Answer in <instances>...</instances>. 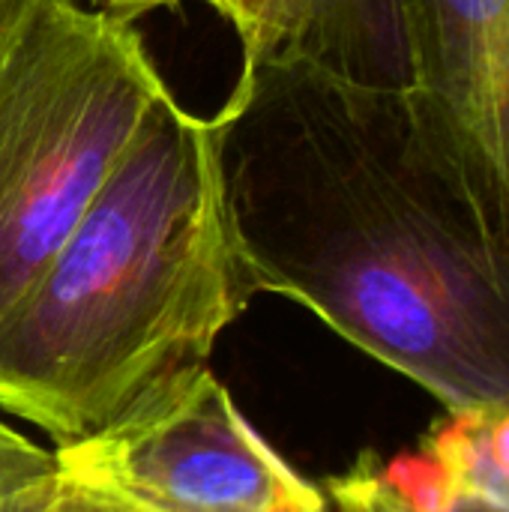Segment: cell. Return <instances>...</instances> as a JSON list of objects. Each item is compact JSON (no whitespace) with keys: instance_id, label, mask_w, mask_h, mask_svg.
Segmentation results:
<instances>
[{"instance_id":"8992f818","label":"cell","mask_w":509,"mask_h":512,"mask_svg":"<svg viewBox=\"0 0 509 512\" xmlns=\"http://www.w3.org/2000/svg\"><path fill=\"white\" fill-rule=\"evenodd\" d=\"M264 54H288L366 87L411 90L402 0H276Z\"/></svg>"},{"instance_id":"ba28073f","label":"cell","mask_w":509,"mask_h":512,"mask_svg":"<svg viewBox=\"0 0 509 512\" xmlns=\"http://www.w3.org/2000/svg\"><path fill=\"white\" fill-rule=\"evenodd\" d=\"M60 474L57 450L0 420V512H42Z\"/></svg>"},{"instance_id":"7a4b0ae2","label":"cell","mask_w":509,"mask_h":512,"mask_svg":"<svg viewBox=\"0 0 509 512\" xmlns=\"http://www.w3.org/2000/svg\"><path fill=\"white\" fill-rule=\"evenodd\" d=\"M210 117L165 90L0 327V411L90 441L210 369L255 297Z\"/></svg>"},{"instance_id":"3957f363","label":"cell","mask_w":509,"mask_h":512,"mask_svg":"<svg viewBox=\"0 0 509 512\" xmlns=\"http://www.w3.org/2000/svg\"><path fill=\"white\" fill-rule=\"evenodd\" d=\"M168 90L141 33L45 3L0 51V327Z\"/></svg>"},{"instance_id":"5b68a950","label":"cell","mask_w":509,"mask_h":512,"mask_svg":"<svg viewBox=\"0 0 509 512\" xmlns=\"http://www.w3.org/2000/svg\"><path fill=\"white\" fill-rule=\"evenodd\" d=\"M408 102L509 249V0H402Z\"/></svg>"},{"instance_id":"7c38bea8","label":"cell","mask_w":509,"mask_h":512,"mask_svg":"<svg viewBox=\"0 0 509 512\" xmlns=\"http://www.w3.org/2000/svg\"><path fill=\"white\" fill-rule=\"evenodd\" d=\"M84 6L108 15V18H117V21H129L135 24L141 15L147 12H156V9H168V6H180L186 0H81ZM195 3H207L210 9L222 12V0H195Z\"/></svg>"},{"instance_id":"52a82bcc","label":"cell","mask_w":509,"mask_h":512,"mask_svg":"<svg viewBox=\"0 0 509 512\" xmlns=\"http://www.w3.org/2000/svg\"><path fill=\"white\" fill-rule=\"evenodd\" d=\"M423 512H509V408H456L414 456L387 462Z\"/></svg>"},{"instance_id":"6da1fadb","label":"cell","mask_w":509,"mask_h":512,"mask_svg":"<svg viewBox=\"0 0 509 512\" xmlns=\"http://www.w3.org/2000/svg\"><path fill=\"white\" fill-rule=\"evenodd\" d=\"M210 123L258 294L306 306L444 411L509 408V249L405 90L258 54Z\"/></svg>"},{"instance_id":"8fae6325","label":"cell","mask_w":509,"mask_h":512,"mask_svg":"<svg viewBox=\"0 0 509 512\" xmlns=\"http://www.w3.org/2000/svg\"><path fill=\"white\" fill-rule=\"evenodd\" d=\"M276 0H222V18L234 27L243 57L264 54L273 39Z\"/></svg>"},{"instance_id":"4fadbf2b","label":"cell","mask_w":509,"mask_h":512,"mask_svg":"<svg viewBox=\"0 0 509 512\" xmlns=\"http://www.w3.org/2000/svg\"><path fill=\"white\" fill-rule=\"evenodd\" d=\"M51 0H0V51L27 27V21Z\"/></svg>"},{"instance_id":"9c48e42d","label":"cell","mask_w":509,"mask_h":512,"mask_svg":"<svg viewBox=\"0 0 509 512\" xmlns=\"http://www.w3.org/2000/svg\"><path fill=\"white\" fill-rule=\"evenodd\" d=\"M324 495L330 512H423L375 453L360 456L345 474L330 477Z\"/></svg>"},{"instance_id":"277c9868","label":"cell","mask_w":509,"mask_h":512,"mask_svg":"<svg viewBox=\"0 0 509 512\" xmlns=\"http://www.w3.org/2000/svg\"><path fill=\"white\" fill-rule=\"evenodd\" d=\"M54 450L156 512H330L327 495L276 456L210 369L120 426Z\"/></svg>"},{"instance_id":"30bf717a","label":"cell","mask_w":509,"mask_h":512,"mask_svg":"<svg viewBox=\"0 0 509 512\" xmlns=\"http://www.w3.org/2000/svg\"><path fill=\"white\" fill-rule=\"evenodd\" d=\"M60 459V456H57ZM42 512H156L111 480L60 459V474Z\"/></svg>"}]
</instances>
